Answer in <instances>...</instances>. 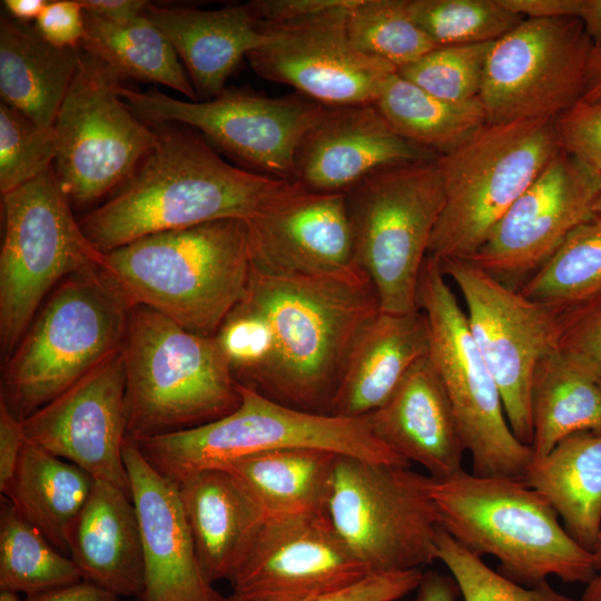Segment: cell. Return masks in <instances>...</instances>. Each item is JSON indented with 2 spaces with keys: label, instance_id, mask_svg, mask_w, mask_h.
<instances>
[{
  "label": "cell",
  "instance_id": "cell-24",
  "mask_svg": "<svg viewBox=\"0 0 601 601\" xmlns=\"http://www.w3.org/2000/svg\"><path fill=\"white\" fill-rule=\"evenodd\" d=\"M373 434L435 481L463 472L466 452L444 387L428 358L417 361L392 395L366 414Z\"/></svg>",
  "mask_w": 601,
  "mask_h": 601
},
{
  "label": "cell",
  "instance_id": "cell-19",
  "mask_svg": "<svg viewBox=\"0 0 601 601\" xmlns=\"http://www.w3.org/2000/svg\"><path fill=\"white\" fill-rule=\"evenodd\" d=\"M374 574L347 546L327 512L266 518L228 601H303Z\"/></svg>",
  "mask_w": 601,
  "mask_h": 601
},
{
  "label": "cell",
  "instance_id": "cell-27",
  "mask_svg": "<svg viewBox=\"0 0 601 601\" xmlns=\"http://www.w3.org/2000/svg\"><path fill=\"white\" fill-rule=\"evenodd\" d=\"M427 354L428 326L420 309L380 311L363 326L349 349L331 415L359 417L375 411Z\"/></svg>",
  "mask_w": 601,
  "mask_h": 601
},
{
  "label": "cell",
  "instance_id": "cell-57",
  "mask_svg": "<svg viewBox=\"0 0 601 601\" xmlns=\"http://www.w3.org/2000/svg\"><path fill=\"white\" fill-rule=\"evenodd\" d=\"M592 554H593L594 568L597 572H601V539Z\"/></svg>",
  "mask_w": 601,
  "mask_h": 601
},
{
  "label": "cell",
  "instance_id": "cell-58",
  "mask_svg": "<svg viewBox=\"0 0 601 601\" xmlns=\"http://www.w3.org/2000/svg\"><path fill=\"white\" fill-rule=\"evenodd\" d=\"M0 601H21L18 593L0 591Z\"/></svg>",
  "mask_w": 601,
  "mask_h": 601
},
{
  "label": "cell",
  "instance_id": "cell-50",
  "mask_svg": "<svg viewBox=\"0 0 601 601\" xmlns=\"http://www.w3.org/2000/svg\"><path fill=\"white\" fill-rule=\"evenodd\" d=\"M24 601H127L92 582H79L27 597Z\"/></svg>",
  "mask_w": 601,
  "mask_h": 601
},
{
  "label": "cell",
  "instance_id": "cell-29",
  "mask_svg": "<svg viewBox=\"0 0 601 601\" xmlns=\"http://www.w3.org/2000/svg\"><path fill=\"white\" fill-rule=\"evenodd\" d=\"M81 48H61L24 22L0 19V95L8 106L52 128L79 68Z\"/></svg>",
  "mask_w": 601,
  "mask_h": 601
},
{
  "label": "cell",
  "instance_id": "cell-20",
  "mask_svg": "<svg viewBox=\"0 0 601 601\" xmlns=\"http://www.w3.org/2000/svg\"><path fill=\"white\" fill-rule=\"evenodd\" d=\"M127 425L122 348L22 421L28 442L131 496L122 455Z\"/></svg>",
  "mask_w": 601,
  "mask_h": 601
},
{
  "label": "cell",
  "instance_id": "cell-51",
  "mask_svg": "<svg viewBox=\"0 0 601 601\" xmlns=\"http://www.w3.org/2000/svg\"><path fill=\"white\" fill-rule=\"evenodd\" d=\"M85 12L110 21L124 22L144 14L145 0H78Z\"/></svg>",
  "mask_w": 601,
  "mask_h": 601
},
{
  "label": "cell",
  "instance_id": "cell-39",
  "mask_svg": "<svg viewBox=\"0 0 601 601\" xmlns=\"http://www.w3.org/2000/svg\"><path fill=\"white\" fill-rule=\"evenodd\" d=\"M407 7L437 47L494 42L523 20L499 0H407Z\"/></svg>",
  "mask_w": 601,
  "mask_h": 601
},
{
  "label": "cell",
  "instance_id": "cell-36",
  "mask_svg": "<svg viewBox=\"0 0 601 601\" xmlns=\"http://www.w3.org/2000/svg\"><path fill=\"white\" fill-rule=\"evenodd\" d=\"M82 580L71 558L56 549L6 497L0 508V591L36 595Z\"/></svg>",
  "mask_w": 601,
  "mask_h": 601
},
{
  "label": "cell",
  "instance_id": "cell-32",
  "mask_svg": "<svg viewBox=\"0 0 601 601\" xmlns=\"http://www.w3.org/2000/svg\"><path fill=\"white\" fill-rule=\"evenodd\" d=\"M95 479L76 464L26 440L4 497L56 549L66 553L69 531Z\"/></svg>",
  "mask_w": 601,
  "mask_h": 601
},
{
  "label": "cell",
  "instance_id": "cell-33",
  "mask_svg": "<svg viewBox=\"0 0 601 601\" xmlns=\"http://www.w3.org/2000/svg\"><path fill=\"white\" fill-rule=\"evenodd\" d=\"M530 407L534 457L574 433H601V383L558 347L535 367Z\"/></svg>",
  "mask_w": 601,
  "mask_h": 601
},
{
  "label": "cell",
  "instance_id": "cell-42",
  "mask_svg": "<svg viewBox=\"0 0 601 601\" xmlns=\"http://www.w3.org/2000/svg\"><path fill=\"white\" fill-rule=\"evenodd\" d=\"M55 128H46L29 117L0 104V191L2 195L37 178L55 162Z\"/></svg>",
  "mask_w": 601,
  "mask_h": 601
},
{
  "label": "cell",
  "instance_id": "cell-28",
  "mask_svg": "<svg viewBox=\"0 0 601 601\" xmlns=\"http://www.w3.org/2000/svg\"><path fill=\"white\" fill-rule=\"evenodd\" d=\"M68 552L82 580L121 598H137L144 587V553L138 513L130 495L95 480L68 535Z\"/></svg>",
  "mask_w": 601,
  "mask_h": 601
},
{
  "label": "cell",
  "instance_id": "cell-4",
  "mask_svg": "<svg viewBox=\"0 0 601 601\" xmlns=\"http://www.w3.org/2000/svg\"><path fill=\"white\" fill-rule=\"evenodd\" d=\"M440 525L479 556L492 555L500 573L533 587L554 575L589 583L593 554L575 542L549 501L522 479L476 475L465 470L434 481Z\"/></svg>",
  "mask_w": 601,
  "mask_h": 601
},
{
  "label": "cell",
  "instance_id": "cell-13",
  "mask_svg": "<svg viewBox=\"0 0 601 601\" xmlns=\"http://www.w3.org/2000/svg\"><path fill=\"white\" fill-rule=\"evenodd\" d=\"M119 86L115 71L81 49L53 125V169L70 204L87 206L122 187L158 142L156 126L138 120Z\"/></svg>",
  "mask_w": 601,
  "mask_h": 601
},
{
  "label": "cell",
  "instance_id": "cell-44",
  "mask_svg": "<svg viewBox=\"0 0 601 601\" xmlns=\"http://www.w3.org/2000/svg\"><path fill=\"white\" fill-rule=\"evenodd\" d=\"M561 148L601 175V98L579 100L555 119Z\"/></svg>",
  "mask_w": 601,
  "mask_h": 601
},
{
  "label": "cell",
  "instance_id": "cell-30",
  "mask_svg": "<svg viewBox=\"0 0 601 601\" xmlns=\"http://www.w3.org/2000/svg\"><path fill=\"white\" fill-rule=\"evenodd\" d=\"M522 480L551 504L572 539L593 553L601 539V433L579 432L532 457Z\"/></svg>",
  "mask_w": 601,
  "mask_h": 601
},
{
  "label": "cell",
  "instance_id": "cell-26",
  "mask_svg": "<svg viewBox=\"0 0 601 601\" xmlns=\"http://www.w3.org/2000/svg\"><path fill=\"white\" fill-rule=\"evenodd\" d=\"M144 13L170 41L204 100L223 92L239 62L266 40L249 2L215 10L149 2Z\"/></svg>",
  "mask_w": 601,
  "mask_h": 601
},
{
  "label": "cell",
  "instance_id": "cell-5",
  "mask_svg": "<svg viewBox=\"0 0 601 601\" xmlns=\"http://www.w3.org/2000/svg\"><path fill=\"white\" fill-rule=\"evenodd\" d=\"M121 348L129 439L195 428L240 404L215 336L189 332L147 306L134 305Z\"/></svg>",
  "mask_w": 601,
  "mask_h": 601
},
{
  "label": "cell",
  "instance_id": "cell-15",
  "mask_svg": "<svg viewBox=\"0 0 601 601\" xmlns=\"http://www.w3.org/2000/svg\"><path fill=\"white\" fill-rule=\"evenodd\" d=\"M464 302L475 345L494 378L515 436L531 446V384L540 359L558 347L560 311L510 288L470 260L440 259Z\"/></svg>",
  "mask_w": 601,
  "mask_h": 601
},
{
  "label": "cell",
  "instance_id": "cell-11",
  "mask_svg": "<svg viewBox=\"0 0 601 601\" xmlns=\"http://www.w3.org/2000/svg\"><path fill=\"white\" fill-rule=\"evenodd\" d=\"M439 258H425L416 290L428 326V358L451 403L472 473L522 479L533 457L513 433L500 390Z\"/></svg>",
  "mask_w": 601,
  "mask_h": 601
},
{
  "label": "cell",
  "instance_id": "cell-47",
  "mask_svg": "<svg viewBox=\"0 0 601 601\" xmlns=\"http://www.w3.org/2000/svg\"><path fill=\"white\" fill-rule=\"evenodd\" d=\"M344 0H253L252 9L260 22L284 23L304 19L339 6Z\"/></svg>",
  "mask_w": 601,
  "mask_h": 601
},
{
  "label": "cell",
  "instance_id": "cell-35",
  "mask_svg": "<svg viewBox=\"0 0 601 601\" xmlns=\"http://www.w3.org/2000/svg\"><path fill=\"white\" fill-rule=\"evenodd\" d=\"M374 105L400 136L439 156L452 151L487 124L479 98L447 101L404 79L397 71Z\"/></svg>",
  "mask_w": 601,
  "mask_h": 601
},
{
  "label": "cell",
  "instance_id": "cell-1",
  "mask_svg": "<svg viewBox=\"0 0 601 601\" xmlns=\"http://www.w3.org/2000/svg\"><path fill=\"white\" fill-rule=\"evenodd\" d=\"M154 126L158 142L132 177L78 219L104 253L161 231L223 219L247 223L306 190L230 165L195 130Z\"/></svg>",
  "mask_w": 601,
  "mask_h": 601
},
{
  "label": "cell",
  "instance_id": "cell-14",
  "mask_svg": "<svg viewBox=\"0 0 601 601\" xmlns=\"http://www.w3.org/2000/svg\"><path fill=\"white\" fill-rule=\"evenodd\" d=\"M118 92L145 121L181 124L256 173L293 183L298 148L324 109L302 95L272 98L233 88L197 101L121 83Z\"/></svg>",
  "mask_w": 601,
  "mask_h": 601
},
{
  "label": "cell",
  "instance_id": "cell-23",
  "mask_svg": "<svg viewBox=\"0 0 601 601\" xmlns=\"http://www.w3.org/2000/svg\"><path fill=\"white\" fill-rule=\"evenodd\" d=\"M246 226L257 270L316 275L357 267L345 194L303 190Z\"/></svg>",
  "mask_w": 601,
  "mask_h": 601
},
{
  "label": "cell",
  "instance_id": "cell-9",
  "mask_svg": "<svg viewBox=\"0 0 601 601\" xmlns=\"http://www.w3.org/2000/svg\"><path fill=\"white\" fill-rule=\"evenodd\" d=\"M0 347L4 362L51 292L66 278L101 272L104 252L85 235L53 166L2 195Z\"/></svg>",
  "mask_w": 601,
  "mask_h": 601
},
{
  "label": "cell",
  "instance_id": "cell-31",
  "mask_svg": "<svg viewBox=\"0 0 601 601\" xmlns=\"http://www.w3.org/2000/svg\"><path fill=\"white\" fill-rule=\"evenodd\" d=\"M337 455L285 449L247 455L218 469L243 485L266 518L327 512Z\"/></svg>",
  "mask_w": 601,
  "mask_h": 601
},
{
  "label": "cell",
  "instance_id": "cell-21",
  "mask_svg": "<svg viewBox=\"0 0 601 601\" xmlns=\"http://www.w3.org/2000/svg\"><path fill=\"white\" fill-rule=\"evenodd\" d=\"M437 157L400 136L374 104L324 106L298 148L294 181L311 193L346 194L380 169Z\"/></svg>",
  "mask_w": 601,
  "mask_h": 601
},
{
  "label": "cell",
  "instance_id": "cell-40",
  "mask_svg": "<svg viewBox=\"0 0 601 601\" xmlns=\"http://www.w3.org/2000/svg\"><path fill=\"white\" fill-rule=\"evenodd\" d=\"M435 543L436 560L451 572L463 601H575L554 590L548 581L525 587L508 579L460 544L441 525Z\"/></svg>",
  "mask_w": 601,
  "mask_h": 601
},
{
  "label": "cell",
  "instance_id": "cell-10",
  "mask_svg": "<svg viewBox=\"0 0 601 601\" xmlns=\"http://www.w3.org/2000/svg\"><path fill=\"white\" fill-rule=\"evenodd\" d=\"M437 158L380 169L345 194L355 264L373 282L383 312L418 309V278L444 206Z\"/></svg>",
  "mask_w": 601,
  "mask_h": 601
},
{
  "label": "cell",
  "instance_id": "cell-41",
  "mask_svg": "<svg viewBox=\"0 0 601 601\" xmlns=\"http://www.w3.org/2000/svg\"><path fill=\"white\" fill-rule=\"evenodd\" d=\"M492 43L436 47L397 73L437 98L470 101L479 98Z\"/></svg>",
  "mask_w": 601,
  "mask_h": 601
},
{
  "label": "cell",
  "instance_id": "cell-52",
  "mask_svg": "<svg viewBox=\"0 0 601 601\" xmlns=\"http://www.w3.org/2000/svg\"><path fill=\"white\" fill-rule=\"evenodd\" d=\"M415 601H457L460 590L452 577L425 571L417 587Z\"/></svg>",
  "mask_w": 601,
  "mask_h": 601
},
{
  "label": "cell",
  "instance_id": "cell-45",
  "mask_svg": "<svg viewBox=\"0 0 601 601\" xmlns=\"http://www.w3.org/2000/svg\"><path fill=\"white\" fill-rule=\"evenodd\" d=\"M423 571L374 573L338 591L303 601H397L415 591Z\"/></svg>",
  "mask_w": 601,
  "mask_h": 601
},
{
  "label": "cell",
  "instance_id": "cell-48",
  "mask_svg": "<svg viewBox=\"0 0 601 601\" xmlns=\"http://www.w3.org/2000/svg\"><path fill=\"white\" fill-rule=\"evenodd\" d=\"M26 443L22 421L0 401V491H8Z\"/></svg>",
  "mask_w": 601,
  "mask_h": 601
},
{
  "label": "cell",
  "instance_id": "cell-59",
  "mask_svg": "<svg viewBox=\"0 0 601 601\" xmlns=\"http://www.w3.org/2000/svg\"><path fill=\"white\" fill-rule=\"evenodd\" d=\"M594 215L601 216V189L593 207Z\"/></svg>",
  "mask_w": 601,
  "mask_h": 601
},
{
  "label": "cell",
  "instance_id": "cell-43",
  "mask_svg": "<svg viewBox=\"0 0 601 601\" xmlns=\"http://www.w3.org/2000/svg\"><path fill=\"white\" fill-rule=\"evenodd\" d=\"M558 348L601 383V292L560 311Z\"/></svg>",
  "mask_w": 601,
  "mask_h": 601
},
{
  "label": "cell",
  "instance_id": "cell-2",
  "mask_svg": "<svg viewBox=\"0 0 601 601\" xmlns=\"http://www.w3.org/2000/svg\"><path fill=\"white\" fill-rule=\"evenodd\" d=\"M244 297L265 317L273 343L270 367L257 393L289 407L331 414L349 349L381 311L368 275L358 267L273 275L252 266Z\"/></svg>",
  "mask_w": 601,
  "mask_h": 601
},
{
  "label": "cell",
  "instance_id": "cell-37",
  "mask_svg": "<svg viewBox=\"0 0 601 601\" xmlns=\"http://www.w3.org/2000/svg\"><path fill=\"white\" fill-rule=\"evenodd\" d=\"M519 292L559 311L600 293L601 216L594 215L573 229Z\"/></svg>",
  "mask_w": 601,
  "mask_h": 601
},
{
  "label": "cell",
  "instance_id": "cell-3",
  "mask_svg": "<svg viewBox=\"0 0 601 601\" xmlns=\"http://www.w3.org/2000/svg\"><path fill=\"white\" fill-rule=\"evenodd\" d=\"M252 270L246 223L216 220L152 234L102 256L101 274L131 306L215 336L243 298Z\"/></svg>",
  "mask_w": 601,
  "mask_h": 601
},
{
  "label": "cell",
  "instance_id": "cell-34",
  "mask_svg": "<svg viewBox=\"0 0 601 601\" xmlns=\"http://www.w3.org/2000/svg\"><path fill=\"white\" fill-rule=\"evenodd\" d=\"M80 47L107 65L120 79L159 83L191 101L198 100L173 45L145 13L117 22L85 12V37Z\"/></svg>",
  "mask_w": 601,
  "mask_h": 601
},
{
  "label": "cell",
  "instance_id": "cell-17",
  "mask_svg": "<svg viewBox=\"0 0 601 601\" xmlns=\"http://www.w3.org/2000/svg\"><path fill=\"white\" fill-rule=\"evenodd\" d=\"M344 0L327 11L284 23H264L265 42L249 52L263 79L295 88L327 107L375 104L396 69L361 51L347 31Z\"/></svg>",
  "mask_w": 601,
  "mask_h": 601
},
{
  "label": "cell",
  "instance_id": "cell-16",
  "mask_svg": "<svg viewBox=\"0 0 601 601\" xmlns=\"http://www.w3.org/2000/svg\"><path fill=\"white\" fill-rule=\"evenodd\" d=\"M592 47L579 18L523 19L487 52L479 95L487 122L556 119L582 97Z\"/></svg>",
  "mask_w": 601,
  "mask_h": 601
},
{
  "label": "cell",
  "instance_id": "cell-38",
  "mask_svg": "<svg viewBox=\"0 0 601 601\" xmlns=\"http://www.w3.org/2000/svg\"><path fill=\"white\" fill-rule=\"evenodd\" d=\"M346 26L361 51L396 70L437 47L412 18L407 0H354Z\"/></svg>",
  "mask_w": 601,
  "mask_h": 601
},
{
  "label": "cell",
  "instance_id": "cell-46",
  "mask_svg": "<svg viewBox=\"0 0 601 601\" xmlns=\"http://www.w3.org/2000/svg\"><path fill=\"white\" fill-rule=\"evenodd\" d=\"M36 30L53 46L79 48L85 37V12L78 0L47 1Z\"/></svg>",
  "mask_w": 601,
  "mask_h": 601
},
{
  "label": "cell",
  "instance_id": "cell-53",
  "mask_svg": "<svg viewBox=\"0 0 601 601\" xmlns=\"http://www.w3.org/2000/svg\"><path fill=\"white\" fill-rule=\"evenodd\" d=\"M601 98V46L592 47L584 77L583 93L580 100L592 101Z\"/></svg>",
  "mask_w": 601,
  "mask_h": 601
},
{
  "label": "cell",
  "instance_id": "cell-22",
  "mask_svg": "<svg viewBox=\"0 0 601 601\" xmlns=\"http://www.w3.org/2000/svg\"><path fill=\"white\" fill-rule=\"evenodd\" d=\"M122 455L142 539L144 587L135 601H228L204 575L178 485L126 439Z\"/></svg>",
  "mask_w": 601,
  "mask_h": 601
},
{
  "label": "cell",
  "instance_id": "cell-49",
  "mask_svg": "<svg viewBox=\"0 0 601 601\" xmlns=\"http://www.w3.org/2000/svg\"><path fill=\"white\" fill-rule=\"evenodd\" d=\"M523 19L578 18L582 0H499Z\"/></svg>",
  "mask_w": 601,
  "mask_h": 601
},
{
  "label": "cell",
  "instance_id": "cell-55",
  "mask_svg": "<svg viewBox=\"0 0 601 601\" xmlns=\"http://www.w3.org/2000/svg\"><path fill=\"white\" fill-rule=\"evenodd\" d=\"M3 6L16 20L26 22L37 19L47 1L45 0H4Z\"/></svg>",
  "mask_w": 601,
  "mask_h": 601
},
{
  "label": "cell",
  "instance_id": "cell-12",
  "mask_svg": "<svg viewBox=\"0 0 601 601\" xmlns=\"http://www.w3.org/2000/svg\"><path fill=\"white\" fill-rule=\"evenodd\" d=\"M434 481L410 465L338 454L326 511L373 573L421 569L436 560Z\"/></svg>",
  "mask_w": 601,
  "mask_h": 601
},
{
  "label": "cell",
  "instance_id": "cell-56",
  "mask_svg": "<svg viewBox=\"0 0 601 601\" xmlns=\"http://www.w3.org/2000/svg\"><path fill=\"white\" fill-rule=\"evenodd\" d=\"M581 601H601V574H597L587 583Z\"/></svg>",
  "mask_w": 601,
  "mask_h": 601
},
{
  "label": "cell",
  "instance_id": "cell-8",
  "mask_svg": "<svg viewBox=\"0 0 601 601\" xmlns=\"http://www.w3.org/2000/svg\"><path fill=\"white\" fill-rule=\"evenodd\" d=\"M561 149L555 119L543 118L487 122L439 156L444 206L427 255L471 258Z\"/></svg>",
  "mask_w": 601,
  "mask_h": 601
},
{
  "label": "cell",
  "instance_id": "cell-18",
  "mask_svg": "<svg viewBox=\"0 0 601 601\" xmlns=\"http://www.w3.org/2000/svg\"><path fill=\"white\" fill-rule=\"evenodd\" d=\"M600 189L601 175L561 149L466 260L520 290L594 216Z\"/></svg>",
  "mask_w": 601,
  "mask_h": 601
},
{
  "label": "cell",
  "instance_id": "cell-6",
  "mask_svg": "<svg viewBox=\"0 0 601 601\" xmlns=\"http://www.w3.org/2000/svg\"><path fill=\"white\" fill-rule=\"evenodd\" d=\"M130 307L101 272L62 280L3 362L0 401L20 421L51 402L122 347Z\"/></svg>",
  "mask_w": 601,
  "mask_h": 601
},
{
  "label": "cell",
  "instance_id": "cell-54",
  "mask_svg": "<svg viewBox=\"0 0 601 601\" xmlns=\"http://www.w3.org/2000/svg\"><path fill=\"white\" fill-rule=\"evenodd\" d=\"M594 46H601V0H582L578 17Z\"/></svg>",
  "mask_w": 601,
  "mask_h": 601
},
{
  "label": "cell",
  "instance_id": "cell-25",
  "mask_svg": "<svg viewBox=\"0 0 601 601\" xmlns=\"http://www.w3.org/2000/svg\"><path fill=\"white\" fill-rule=\"evenodd\" d=\"M181 509L205 578L233 581L266 520L265 514L227 471L205 469L178 482Z\"/></svg>",
  "mask_w": 601,
  "mask_h": 601
},
{
  "label": "cell",
  "instance_id": "cell-7",
  "mask_svg": "<svg viewBox=\"0 0 601 601\" xmlns=\"http://www.w3.org/2000/svg\"><path fill=\"white\" fill-rule=\"evenodd\" d=\"M239 406L208 424L130 439L161 475L178 482L205 469L276 450L315 449L394 465H410L373 434L367 415L343 417L297 410L237 384Z\"/></svg>",
  "mask_w": 601,
  "mask_h": 601
}]
</instances>
